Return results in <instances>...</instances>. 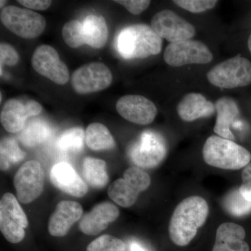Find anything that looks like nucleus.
<instances>
[{
  "label": "nucleus",
  "mask_w": 251,
  "mask_h": 251,
  "mask_svg": "<svg viewBox=\"0 0 251 251\" xmlns=\"http://www.w3.org/2000/svg\"><path fill=\"white\" fill-rule=\"evenodd\" d=\"M115 2L125 6L130 14L139 15L150 6L148 0H116Z\"/></svg>",
  "instance_id": "473e14b6"
},
{
  "label": "nucleus",
  "mask_w": 251,
  "mask_h": 251,
  "mask_svg": "<svg viewBox=\"0 0 251 251\" xmlns=\"http://www.w3.org/2000/svg\"><path fill=\"white\" fill-rule=\"evenodd\" d=\"M56 188L75 198H82L88 191L87 184L70 164L62 162L52 167L50 175Z\"/></svg>",
  "instance_id": "dca6fc26"
},
{
  "label": "nucleus",
  "mask_w": 251,
  "mask_h": 251,
  "mask_svg": "<svg viewBox=\"0 0 251 251\" xmlns=\"http://www.w3.org/2000/svg\"><path fill=\"white\" fill-rule=\"evenodd\" d=\"M28 220L12 193H6L0 201V229L8 242L18 244L25 236Z\"/></svg>",
  "instance_id": "6e6552de"
},
{
  "label": "nucleus",
  "mask_w": 251,
  "mask_h": 251,
  "mask_svg": "<svg viewBox=\"0 0 251 251\" xmlns=\"http://www.w3.org/2000/svg\"><path fill=\"white\" fill-rule=\"evenodd\" d=\"M112 74L105 64L92 62L78 68L74 73L71 82L74 91L79 94L100 92L111 85Z\"/></svg>",
  "instance_id": "9d476101"
},
{
  "label": "nucleus",
  "mask_w": 251,
  "mask_h": 251,
  "mask_svg": "<svg viewBox=\"0 0 251 251\" xmlns=\"http://www.w3.org/2000/svg\"><path fill=\"white\" fill-rule=\"evenodd\" d=\"M125 243L113 236L104 234L90 243L87 251H125Z\"/></svg>",
  "instance_id": "c756f323"
},
{
  "label": "nucleus",
  "mask_w": 251,
  "mask_h": 251,
  "mask_svg": "<svg viewBox=\"0 0 251 251\" xmlns=\"http://www.w3.org/2000/svg\"><path fill=\"white\" fill-rule=\"evenodd\" d=\"M245 229L233 223H224L216 230L215 244L212 251H250L244 241Z\"/></svg>",
  "instance_id": "aec40b11"
},
{
  "label": "nucleus",
  "mask_w": 251,
  "mask_h": 251,
  "mask_svg": "<svg viewBox=\"0 0 251 251\" xmlns=\"http://www.w3.org/2000/svg\"><path fill=\"white\" fill-rule=\"evenodd\" d=\"M222 205L226 212L235 217H242L251 213V202L242 196L239 188L231 190L226 195Z\"/></svg>",
  "instance_id": "bb28decb"
},
{
  "label": "nucleus",
  "mask_w": 251,
  "mask_h": 251,
  "mask_svg": "<svg viewBox=\"0 0 251 251\" xmlns=\"http://www.w3.org/2000/svg\"><path fill=\"white\" fill-rule=\"evenodd\" d=\"M248 46H249V50L251 52V34L249 38V41H248Z\"/></svg>",
  "instance_id": "e433bc0d"
},
{
  "label": "nucleus",
  "mask_w": 251,
  "mask_h": 251,
  "mask_svg": "<svg viewBox=\"0 0 251 251\" xmlns=\"http://www.w3.org/2000/svg\"><path fill=\"white\" fill-rule=\"evenodd\" d=\"M209 208L204 198L191 196L175 208L169 225L172 242L179 247H186L194 239L198 229L205 224Z\"/></svg>",
  "instance_id": "f257e3e1"
},
{
  "label": "nucleus",
  "mask_w": 251,
  "mask_h": 251,
  "mask_svg": "<svg viewBox=\"0 0 251 251\" xmlns=\"http://www.w3.org/2000/svg\"><path fill=\"white\" fill-rule=\"evenodd\" d=\"M31 65L38 74L57 85H64L69 82V69L52 46L41 45L36 48L31 57Z\"/></svg>",
  "instance_id": "ddd939ff"
},
{
  "label": "nucleus",
  "mask_w": 251,
  "mask_h": 251,
  "mask_svg": "<svg viewBox=\"0 0 251 251\" xmlns=\"http://www.w3.org/2000/svg\"><path fill=\"white\" fill-rule=\"evenodd\" d=\"M63 40L72 49H77L85 45L82 23L77 20L69 21L63 26Z\"/></svg>",
  "instance_id": "c85d7f7f"
},
{
  "label": "nucleus",
  "mask_w": 251,
  "mask_h": 251,
  "mask_svg": "<svg viewBox=\"0 0 251 251\" xmlns=\"http://www.w3.org/2000/svg\"><path fill=\"white\" fill-rule=\"evenodd\" d=\"M85 132L80 127H74L64 131L59 137L57 145L64 151L77 152L83 148Z\"/></svg>",
  "instance_id": "cd10ccee"
},
{
  "label": "nucleus",
  "mask_w": 251,
  "mask_h": 251,
  "mask_svg": "<svg viewBox=\"0 0 251 251\" xmlns=\"http://www.w3.org/2000/svg\"><path fill=\"white\" fill-rule=\"evenodd\" d=\"M82 206L74 201H62L56 206L49 222V232L53 237H64L73 225L82 217Z\"/></svg>",
  "instance_id": "a211bd4d"
},
{
  "label": "nucleus",
  "mask_w": 251,
  "mask_h": 251,
  "mask_svg": "<svg viewBox=\"0 0 251 251\" xmlns=\"http://www.w3.org/2000/svg\"><path fill=\"white\" fill-rule=\"evenodd\" d=\"M176 111L184 122L196 121L200 118L212 116L216 112L215 105L200 93L186 94L178 103Z\"/></svg>",
  "instance_id": "6ab92c4d"
},
{
  "label": "nucleus",
  "mask_w": 251,
  "mask_h": 251,
  "mask_svg": "<svg viewBox=\"0 0 251 251\" xmlns=\"http://www.w3.org/2000/svg\"><path fill=\"white\" fill-rule=\"evenodd\" d=\"M18 2L30 10L39 11H44L52 4V1L50 0H18Z\"/></svg>",
  "instance_id": "f704fd0d"
},
{
  "label": "nucleus",
  "mask_w": 251,
  "mask_h": 251,
  "mask_svg": "<svg viewBox=\"0 0 251 251\" xmlns=\"http://www.w3.org/2000/svg\"><path fill=\"white\" fill-rule=\"evenodd\" d=\"M167 146L164 138L153 130H146L128 151L132 163L141 169L156 168L164 161Z\"/></svg>",
  "instance_id": "0eeeda50"
},
{
  "label": "nucleus",
  "mask_w": 251,
  "mask_h": 251,
  "mask_svg": "<svg viewBox=\"0 0 251 251\" xmlns=\"http://www.w3.org/2000/svg\"><path fill=\"white\" fill-rule=\"evenodd\" d=\"M0 19L6 29L23 39L38 37L46 27V21L44 16L30 9H22L16 6L3 8Z\"/></svg>",
  "instance_id": "39448f33"
},
{
  "label": "nucleus",
  "mask_w": 251,
  "mask_h": 251,
  "mask_svg": "<svg viewBox=\"0 0 251 251\" xmlns=\"http://www.w3.org/2000/svg\"><path fill=\"white\" fill-rule=\"evenodd\" d=\"M130 251H146L145 249H143L139 244H136V243H133L130 245Z\"/></svg>",
  "instance_id": "c9c22d12"
},
{
  "label": "nucleus",
  "mask_w": 251,
  "mask_h": 251,
  "mask_svg": "<svg viewBox=\"0 0 251 251\" xmlns=\"http://www.w3.org/2000/svg\"><path fill=\"white\" fill-rule=\"evenodd\" d=\"M165 62L173 67L188 64H206L213 60L210 50L202 41L190 40L170 43L163 54Z\"/></svg>",
  "instance_id": "1a4fd4ad"
},
{
  "label": "nucleus",
  "mask_w": 251,
  "mask_h": 251,
  "mask_svg": "<svg viewBox=\"0 0 251 251\" xmlns=\"http://www.w3.org/2000/svg\"><path fill=\"white\" fill-rule=\"evenodd\" d=\"M119 216L120 211L116 206L108 202H101L82 218L79 227L87 235H97L116 221Z\"/></svg>",
  "instance_id": "f3484780"
},
{
  "label": "nucleus",
  "mask_w": 251,
  "mask_h": 251,
  "mask_svg": "<svg viewBox=\"0 0 251 251\" xmlns=\"http://www.w3.org/2000/svg\"><path fill=\"white\" fill-rule=\"evenodd\" d=\"M20 57L17 51L6 43H1L0 44V64H1V73L4 65H16L19 62Z\"/></svg>",
  "instance_id": "2f4dec72"
},
{
  "label": "nucleus",
  "mask_w": 251,
  "mask_h": 251,
  "mask_svg": "<svg viewBox=\"0 0 251 251\" xmlns=\"http://www.w3.org/2000/svg\"><path fill=\"white\" fill-rule=\"evenodd\" d=\"M40 103L34 100L23 102L11 99L3 105L0 121L4 129L9 133H18L24 129L29 117H35L42 112Z\"/></svg>",
  "instance_id": "4468645a"
},
{
  "label": "nucleus",
  "mask_w": 251,
  "mask_h": 251,
  "mask_svg": "<svg viewBox=\"0 0 251 251\" xmlns=\"http://www.w3.org/2000/svg\"><path fill=\"white\" fill-rule=\"evenodd\" d=\"M82 23L85 44L95 49L103 48L108 38L106 21L100 15L90 14Z\"/></svg>",
  "instance_id": "4be33fe9"
},
{
  "label": "nucleus",
  "mask_w": 251,
  "mask_h": 251,
  "mask_svg": "<svg viewBox=\"0 0 251 251\" xmlns=\"http://www.w3.org/2000/svg\"><path fill=\"white\" fill-rule=\"evenodd\" d=\"M116 110L127 121L139 125H148L156 118V106L150 99L140 95H126L116 103Z\"/></svg>",
  "instance_id": "2eb2a0df"
},
{
  "label": "nucleus",
  "mask_w": 251,
  "mask_h": 251,
  "mask_svg": "<svg viewBox=\"0 0 251 251\" xmlns=\"http://www.w3.org/2000/svg\"><path fill=\"white\" fill-rule=\"evenodd\" d=\"M106 163L99 158L87 157L82 163V175L92 188L100 189L108 184L109 176Z\"/></svg>",
  "instance_id": "5701e85b"
},
{
  "label": "nucleus",
  "mask_w": 251,
  "mask_h": 251,
  "mask_svg": "<svg viewBox=\"0 0 251 251\" xmlns=\"http://www.w3.org/2000/svg\"><path fill=\"white\" fill-rule=\"evenodd\" d=\"M163 39L146 24H135L122 29L117 49L123 58L144 59L161 52Z\"/></svg>",
  "instance_id": "f03ea898"
},
{
  "label": "nucleus",
  "mask_w": 251,
  "mask_h": 251,
  "mask_svg": "<svg viewBox=\"0 0 251 251\" xmlns=\"http://www.w3.org/2000/svg\"><path fill=\"white\" fill-rule=\"evenodd\" d=\"M202 156L209 166L229 171L244 168L251 160V153L247 149L219 135H211L206 139Z\"/></svg>",
  "instance_id": "7ed1b4c3"
},
{
  "label": "nucleus",
  "mask_w": 251,
  "mask_h": 251,
  "mask_svg": "<svg viewBox=\"0 0 251 251\" xmlns=\"http://www.w3.org/2000/svg\"><path fill=\"white\" fill-rule=\"evenodd\" d=\"M0 2H1V9H2V6L3 5H4L5 4V2H6V1H2V0H1V1H0Z\"/></svg>",
  "instance_id": "4c0bfd02"
},
{
  "label": "nucleus",
  "mask_w": 251,
  "mask_h": 251,
  "mask_svg": "<svg viewBox=\"0 0 251 251\" xmlns=\"http://www.w3.org/2000/svg\"><path fill=\"white\" fill-rule=\"evenodd\" d=\"M50 135V127L46 122L34 120L26 125L18 135V140L25 147L31 148L44 143Z\"/></svg>",
  "instance_id": "393cba45"
},
{
  "label": "nucleus",
  "mask_w": 251,
  "mask_h": 251,
  "mask_svg": "<svg viewBox=\"0 0 251 251\" xmlns=\"http://www.w3.org/2000/svg\"><path fill=\"white\" fill-rule=\"evenodd\" d=\"M26 157L17 140L13 137H6L1 140L0 143V168L1 171L9 170L12 165L22 161Z\"/></svg>",
  "instance_id": "a878e982"
},
{
  "label": "nucleus",
  "mask_w": 251,
  "mask_h": 251,
  "mask_svg": "<svg viewBox=\"0 0 251 251\" xmlns=\"http://www.w3.org/2000/svg\"><path fill=\"white\" fill-rule=\"evenodd\" d=\"M242 179L239 191L246 199L251 202V162L243 170Z\"/></svg>",
  "instance_id": "72a5a7b5"
},
{
  "label": "nucleus",
  "mask_w": 251,
  "mask_h": 251,
  "mask_svg": "<svg viewBox=\"0 0 251 251\" xmlns=\"http://www.w3.org/2000/svg\"><path fill=\"white\" fill-rule=\"evenodd\" d=\"M151 27L161 39L171 43L190 40L196 35L192 24L169 9L156 13L151 19Z\"/></svg>",
  "instance_id": "9b49d317"
},
{
  "label": "nucleus",
  "mask_w": 251,
  "mask_h": 251,
  "mask_svg": "<svg viewBox=\"0 0 251 251\" xmlns=\"http://www.w3.org/2000/svg\"><path fill=\"white\" fill-rule=\"evenodd\" d=\"M206 77L211 85L220 88L245 87L251 83V62L238 54L213 67Z\"/></svg>",
  "instance_id": "20e7f679"
},
{
  "label": "nucleus",
  "mask_w": 251,
  "mask_h": 251,
  "mask_svg": "<svg viewBox=\"0 0 251 251\" xmlns=\"http://www.w3.org/2000/svg\"><path fill=\"white\" fill-rule=\"evenodd\" d=\"M45 175L39 162H26L15 175L14 184L18 201L28 204L35 201L44 190Z\"/></svg>",
  "instance_id": "f8f14e48"
},
{
  "label": "nucleus",
  "mask_w": 251,
  "mask_h": 251,
  "mask_svg": "<svg viewBox=\"0 0 251 251\" xmlns=\"http://www.w3.org/2000/svg\"><path fill=\"white\" fill-rule=\"evenodd\" d=\"M150 184L151 178L146 172L136 166L130 167L124 173V178L117 179L109 186L108 196L122 207H129Z\"/></svg>",
  "instance_id": "423d86ee"
},
{
  "label": "nucleus",
  "mask_w": 251,
  "mask_h": 251,
  "mask_svg": "<svg viewBox=\"0 0 251 251\" xmlns=\"http://www.w3.org/2000/svg\"><path fill=\"white\" fill-rule=\"evenodd\" d=\"M214 105L217 115L214 132L221 138L233 140L234 136L230 126L239 114L237 103L232 98L224 97L218 99Z\"/></svg>",
  "instance_id": "412c9836"
},
{
  "label": "nucleus",
  "mask_w": 251,
  "mask_h": 251,
  "mask_svg": "<svg viewBox=\"0 0 251 251\" xmlns=\"http://www.w3.org/2000/svg\"><path fill=\"white\" fill-rule=\"evenodd\" d=\"M85 143L94 151H105L115 148V141L110 130L105 125L92 123L85 131Z\"/></svg>",
  "instance_id": "b1692460"
},
{
  "label": "nucleus",
  "mask_w": 251,
  "mask_h": 251,
  "mask_svg": "<svg viewBox=\"0 0 251 251\" xmlns=\"http://www.w3.org/2000/svg\"><path fill=\"white\" fill-rule=\"evenodd\" d=\"M173 2L189 12L198 14V13L204 12L208 10L213 9L217 4L218 1L215 0H175Z\"/></svg>",
  "instance_id": "7c9ffc66"
}]
</instances>
